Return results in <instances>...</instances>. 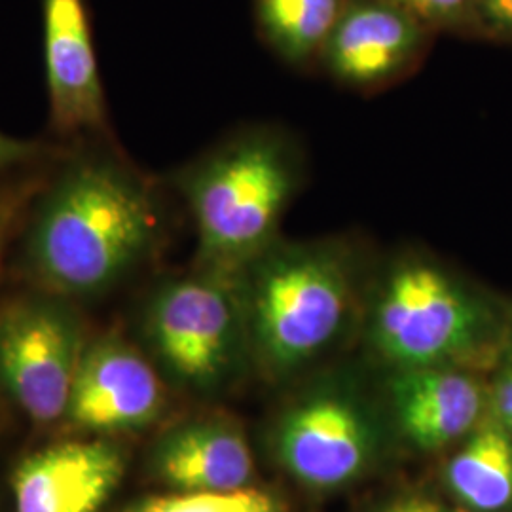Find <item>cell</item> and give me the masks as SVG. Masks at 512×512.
<instances>
[{"label":"cell","instance_id":"cell-2","mask_svg":"<svg viewBox=\"0 0 512 512\" xmlns=\"http://www.w3.org/2000/svg\"><path fill=\"white\" fill-rule=\"evenodd\" d=\"M361 253L351 238H281L241 270L249 348L274 374L321 357L348 329Z\"/></svg>","mask_w":512,"mask_h":512},{"label":"cell","instance_id":"cell-1","mask_svg":"<svg viewBox=\"0 0 512 512\" xmlns=\"http://www.w3.org/2000/svg\"><path fill=\"white\" fill-rule=\"evenodd\" d=\"M158 211L147 186L107 160L71 165L27 232L31 275L55 296L103 293L150 253Z\"/></svg>","mask_w":512,"mask_h":512},{"label":"cell","instance_id":"cell-3","mask_svg":"<svg viewBox=\"0 0 512 512\" xmlns=\"http://www.w3.org/2000/svg\"><path fill=\"white\" fill-rule=\"evenodd\" d=\"M306 164L293 137L275 126L245 129L179 177L198 238V266L239 274L281 238L302 190Z\"/></svg>","mask_w":512,"mask_h":512},{"label":"cell","instance_id":"cell-17","mask_svg":"<svg viewBox=\"0 0 512 512\" xmlns=\"http://www.w3.org/2000/svg\"><path fill=\"white\" fill-rule=\"evenodd\" d=\"M418 19L431 33L471 31L473 0H387Z\"/></svg>","mask_w":512,"mask_h":512},{"label":"cell","instance_id":"cell-15","mask_svg":"<svg viewBox=\"0 0 512 512\" xmlns=\"http://www.w3.org/2000/svg\"><path fill=\"white\" fill-rule=\"evenodd\" d=\"M348 0H255L256 23L268 46L287 65L319 61Z\"/></svg>","mask_w":512,"mask_h":512},{"label":"cell","instance_id":"cell-13","mask_svg":"<svg viewBox=\"0 0 512 512\" xmlns=\"http://www.w3.org/2000/svg\"><path fill=\"white\" fill-rule=\"evenodd\" d=\"M152 471L177 492H228L247 488L255 461L238 429L222 421H194L160 440Z\"/></svg>","mask_w":512,"mask_h":512},{"label":"cell","instance_id":"cell-18","mask_svg":"<svg viewBox=\"0 0 512 512\" xmlns=\"http://www.w3.org/2000/svg\"><path fill=\"white\" fill-rule=\"evenodd\" d=\"M471 31L499 42H512V0H473Z\"/></svg>","mask_w":512,"mask_h":512},{"label":"cell","instance_id":"cell-6","mask_svg":"<svg viewBox=\"0 0 512 512\" xmlns=\"http://www.w3.org/2000/svg\"><path fill=\"white\" fill-rule=\"evenodd\" d=\"M82 327L54 298H23L0 311V385L37 423L67 418L84 355Z\"/></svg>","mask_w":512,"mask_h":512},{"label":"cell","instance_id":"cell-7","mask_svg":"<svg viewBox=\"0 0 512 512\" xmlns=\"http://www.w3.org/2000/svg\"><path fill=\"white\" fill-rule=\"evenodd\" d=\"M374 439L365 414L336 389L317 391L293 408L277 431V456L304 486L340 488L365 473Z\"/></svg>","mask_w":512,"mask_h":512},{"label":"cell","instance_id":"cell-22","mask_svg":"<svg viewBox=\"0 0 512 512\" xmlns=\"http://www.w3.org/2000/svg\"><path fill=\"white\" fill-rule=\"evenodd\" d=\"M499 425H501V427H503V429H505V431H507V433L512 437V418H509L505 423H499Z\"/></svg>","mask_w":512,"mask_h":512},{"label":"cell","instance_id":"cell-10","mask_svg":"<svg viewBox=\"0 0 512 512\" xmlns=\"http://www.w3.org/2000/svg\"><path fill=\"white\" fill-rule=\"evenodd\" d=\"M126 459L107 440H67L21 459L12 475L16 512H99L120 486Z\"/></svg>","mask_w":512,"mask_h":512},{"label":"cell","instance_id":"cell-14","mask_svg":"<svg viewBox=\"0 0 512 512\" xmlns=\"http://www.w3.org/2000/svg\"><path fill=\"white\" fill-rule=\"evenodd\" d=\"M454 497L476 512L512 507V437L492 418L480 425L446 467Z\"/></svg>","mask_w":512,"mask_h":512},{"label":"cell","instance_id":"cell-8","mask_svg":"<svg viewBox=\"0 0 512 512\" xmlns=\"http://www.w3.org/2000/svg\"><path fill=\"white\" fill-rule=\"evenodd\" d=\"M431 35L418 19L387 0H348L319 63L338 84L370 92L410 73Z\"/></svg>","mask_w":512,"mask_h":512},{"label":"cell","instance_id":"cell-20","mask_svg":"<svg viewBox=\"0 0 512 512\" xmlns=\"http://www.w3.org/2000/svg\"><path fill=\"white\" fill-rule=\"evenodd\" d=\"M380 512H450L442 503L427 495L410 494L389 501Z\"/></svg>","mask_w":512,"mask_h":512},{"label":"cell","instance_id":"cell-12","mask_svg":"<svg viewBox=\"0 0 512 512\" xmlns=\"http://www.w3.org/2000/svg\"><path fill=\"white\" fill-rule=\"evenodd\" d=\"M393 372L391 401L412 444L440 450L475 429L486 391L471 368L425 366Z\"/></svg>","mask_w":512,"mask_h":512},{"label":"cell","instance_id":"cell-5","mask_svg":"<svg viewBox=\"0 0 512 512\" xmlns=\"http://www.w3.org/2000/svg\"><path fill=\"white\" fill-rule=\"evenodd\" d=\"M239 274L198 266L150 296L143 321L148 346L181 384L215 387L243 349L251 351Z\"/></svg>","mask_w":512,"mask_h":512},{"label":"cell","instance_id":"cell-9","mask_svg":"<svg viewBox=\"0 0 512 512\" xmlns=\"http://www.w3.org/2000/svg\"><path fill=\"white\" fill-rule=\"evenodd\" d=\"M164 408V385L147 357L118 336L97 338L84 349L67 418L93 433L139 429Z\"/></svg>","mask_w":512,"mask_h":512},{"label":"cell","instance_id":"cell-11","mask_svg":"<svg viewBox=\"0 0 512 512\" xmlns=\"http://www.w3.org/2000/svg\"><path fill=\"white\" fill-rule=\"evenodd\" d=\"M44 63L55 128L90 131L105 122V92L84 0H42Z\"/></svg>","mask_w":512,"mask_h":512},{"label":"cell","instance_id":"cell-4","mask_svg":"<svg viewBox=\"0 0 512 512\" xmlns=\"http://www.w3.org/2000/svg\"><path fill=\"white\" fill-rule=\"evenodd\" d=\"M366 340L393 370L486 363L503 327L486 296L427 251L391 256L368 298Z\"/></svg>","mask_w":512,"mask_h":512},{"label":"cell","instance_id":"cell-19","mask_svg":"<svg viewBox=\"0 0 512 512\" xmlns=\"http://www.w3.org/2000/svg\"><path fill=\"white\" fill-rule=\"evenodd\" d=\"M27 202V190H14V192H6L0 194V255L4 251V245L10 238L14 224L21 215V209Z\"/></svg>","mask_w":512,"mask_h":512},{"label":"cell","instance_id":"cell-21","mask_svg":"<svg viewBox=\"0 0 512 512\" xmlns=\"http://www.w3.org/2000/svg\"><path fill=\"white\" fill-rule=\"evenodd\" d=\"M33 152H35V147L31 143L18 141L14 137L0 133V171L19 164V162H25L27 158H31Z\"/></svg>","mask_w":512,"mask_h":512},{"label":"cell","instance_id":"cell-16","mask_svg":"<svg viewBox=\"0 0 512 512\" xmlns=\"http://www.w3.org/2000/svg\"><path fill=\"white\" fill-rule=\"evenodd\" d=\"M122 512H275V503L270 495L247 486L228 492L148 495L129 503Z\"/></svg>","mask_w":512,"mask_h":512}]
</instances>
